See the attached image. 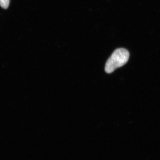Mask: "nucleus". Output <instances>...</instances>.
Returning a JSON list of instances; mask_svg holds the SVG:
<instances>
[{
	"label": "nucleus",
	"mask_w": 160,
	"mask_h": 160,
	"mask_svg": "<svg viewBox=\"0 0 160 160\" xmlns=\"http://www.w3.org/2000/svg\"><path fill=\"white\" fill-rule=\"evenodd\" d=\"M129 57V52L126 49L119 48L116 49L106 62V72L111 73L115 69L124 66L128 62Z\"/></svg>",
	"instance_id": "obj_1"
},
{
	"label": "nucleus",
	"mask_w": 160,
	"mask_h": 160,
	"mask_svg": "<svg viewBox=\"0 0 160 160\" xmlns=\"http://www.w3.org/2000/svg\"><path fill=\"white\" fill-rule=\"evenodd\" d=\"M10 0H0V6L4 9H7L9 7Z\"/></svg>",
	"instance_id": "obj_2"
}]
</instances>
